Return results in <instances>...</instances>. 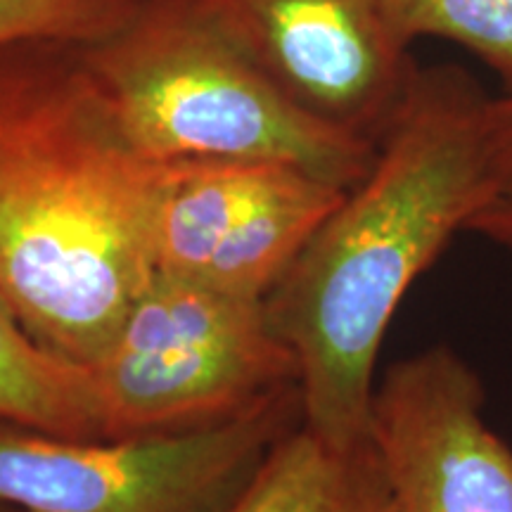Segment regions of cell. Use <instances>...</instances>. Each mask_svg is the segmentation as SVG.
<instances>
[{"label":"cell","instance_id":"9","mask_svg":"<svg viewBox=\"0 0 512 512\" xmlns=\"http://www.w3.org/2000/svg\"><path fill=\"white\" fill-rule=\"evenodd\" d=\"M230 512H396L373 437L332 444L309 427L287 432Z\"/></svg>","mask_w":512,"mask_h":512},{"label":"cell","instance_id":"4","mask_svg":"<svg viewBox=\"0 0 512 512\" xmlns=\"http://www.w3.org/2000/svg\"><path fill=\"white\" fill-rule=\"evenodd\" d=\"M102 437L200 430L299 389L266 299L152 275L91 363Z\"/></svg>","mask_w":512,"mask_h":512},{"label":"cell","instance_id":"3","mask_svg":"<svg viewBox=\"0 0 512 512\" xmlns=\"http://www.w3.org/2000/svg\"><path fill=\"white\" fill-rule=\"evenodd\" d=\"M126 138L157 162L273 159L349 190L375 147L320 124L275 86L204 0H140L76 46Z\"/></svg>","mask_w":512,"mask_h":512},{"label":"cell","instance_id":"5","mask_svg":"<svg viewBox=\"0 0 512 512\" xmlns=\"http://www.w3.org/2000/svg\"><path fill=\"white\" fill-rule=\"evenodd\" d=\"M302 422L299 389L221 425L124 439L55 437L0 420V503L29 512H230Z\"/></svg>","mask_w":512,"mask_h":512},{"label":"cell","instance_id":"12","mask_svg":"<svg viewBox=\"0 0 512 512\" xmlns=\"http://www.w3.org/2000/svg\"><path fill=\"white\" fill-rule=\"evenodd\" d=\"M140 0H0V48L22 41L91 46L114 34Z\"/></svg>","mask_w":512,"mask_h":512},{"label":"cell","instance_id":"6","mask_svg":"<svg viewBox=\"0 0 512 512\" xmlns=\"http://www.w3.org/2000/svg\"><path fill=\"white\" fill-rule=\"evenodd\" d=\"M344 188L273 159L176 162L155 238V275L266 299Z\"/></svg>","mask_w":512,"mask_h":512},{"label":"cell","instance_id":"8","mask_svg":"<svg viewBox=\"0 0 512 512\" xmlns=\"http://www.w3.org/2000/svg\"><path fill=\"white\" fill-rule=\"evenodd\" d=\"M370 437L396 512H512V448L486 425L482 382L451 349L384 373Z\"/></svg>","mask_w":512,"mask_h":512},{"label":"cell","instance_id":"1","mask_svg":"<svg viewBox=\"0 0 512 512\" xmlns=\"http://www.w3.org/2000/svg\"><path fill=\"white\" fill-rule=\"evenodd\" d=\"M174 164L145 157L79 48H0V297L50 354L91 366L155 275Z\"/></svg>","mask_w":512,"mask_h":512},{"label":"cell","instance_id":"13","mask_svg":"<svg viewBox=\"0 0 512 512\" xmlns=\"http://www.w3.org/2000/svg\"><path fill=\"white\" fill-rule=\"evenodd\" d=\"M465 230L512 249V93L491 98L486 190Z\"/></svg>","mask_w":512,"mask_h":512},{"label":"cell","instance_id":"10","mask_svg":"<svg viewBox=\"0 0 512 512\" xmlns=\"http://www.w3.org/2000/svg\"><path fill=\"white\" fill-rule=\"evenodd\" d=\"M0 420L69 439H105L88 366L50 354L0 297Z\"/></svg>","mask_w":512,"mask_h":512},{"label":"cell","instance_id":"14","mask_svg":"<svg viewBox=\"0 0 512 512\" xmlns=\"http://www.w3.org/2000/svg\"><path fill=\"white\" fill-rule=\"evenodd\" d=\"M0 512H29V510H22V508H17V505H10V503H0Z\"/></svg>","mask_w":512,"mask_h":512},{"label":"cell","instance_id":"11","mask_svg":"<svg viewBox=\"0 0 512 512\" xmlns=\"http://www.w3.org/2000/svg\"><path fill=\"white\" fill-rule=\"evenodd\" d=\"M384 19L406 48L418 38L458 43L512 93V0H384Z\"/></svg>","mask_w":512,"mask_h":512},{"label":"cell","instance_id":"2","mask_svg":"<svg viewBox=\"0 0 512 512\" xmlns=\"http://www.w3.org/2000/svg\"><path fill=\"white\" fill-rule=\"evenodd\" d=\"M489 107L465 69H420L368 174L266 297L275 335L297 358L304 425L332 444L370 439L384 332L415 278L482 204Z\"/></svg>","mask_w":512,"mask_h":512},{"label":"cell","instance_id":"7","mask_svg":"<svg viewBox=\"0 0 512 512\" xmlns=\"http://www.w3.org/2000/svg\"><path fill=\"white\" fill-rule=\"evenodd\" d=\"M204 3L294 105L366 143H380L420 72L384 0Z\"/></svg>","mask_w":512,"mask_h":512}]
</instances>
